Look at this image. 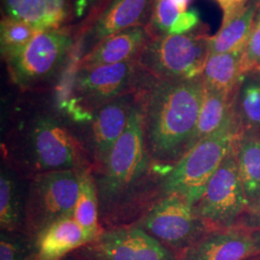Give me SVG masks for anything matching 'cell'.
Instances as JSON below:
<instances>
[{
    "instance_id": "d4e9b609",
    "label": "cell",
    "mask_w": 260,
    "mask_h": 260,
    "mask_svg": "<svg viewBox=\"0 0 260 260\" xmlns=\"http://www.w3.org/2000/svg\"><path fill=\"white\" fill-rule=\"evenodd\" d=\"M40 31L25 22L4 16L0 26L1 54L6 60L22 50Z\"/></svg>"
},
{
    "instance_id": "6da1fadb",
    "label": "cell",
    "mask_w": 260,
    "mask_h": 260,
    "mask_svg": "<svg viewBox=\"0 0 260 260\" xmlns=\"http://www.w3.org/2000/svg\"><path fill=\"white\" fill-rule=\"evenodd\" d=\"M205 87L203 77L192 80H153L143 93L144 134L149 156L176 162L188 149L199 120Z\"/></svg>"
},
{
    "instance_id": "4dcf8cb0",
    "label": "cell",
    "mask_w": 260,
    "mask_h": 260,
    "mask_svg": "<svg viewBox=\"0 0 260 260\" xmlns=\"http://www.w3.org/2000/svg\"><path fill=\"white\" fill-rule=\"evenodd\" d=\"M46 2L53 26L60 29L71 15L70 0H46Z\"/></svg>"
},
{
    "instance_id": "8fae6325",
    "label": "cell",
    "mask_w": 260,
    "mask_h": 260,
    "mask_svg": "<svg viewBox=\"0 0 260 260\" xmlns=\"http://www.w3.org/2000/svg\"><path fill=\"white\" fill-rule=\"evenodd\" d=\"M27 148L36 170L43 173L75 170L78 152L65 127L50 117L39 118L29 130Z\"/></svg>"
},
{
    "instance_id": "ac0fdd59",
    "label": "cell",
    "mask_w": 260,
    "mask_h": 260,
    "mask_svg": "<svg viewBox=\"0 0 260 260\" xmlns=\"http://www.w3.org/2000/svg\"><path fill=\"white\" fill-rule=\"evenodd\" d=\"M245 47L231 52L211 54L205 64L203 80L205 90L233 94L241 81V59Z\"/></svg>"
},
{
    "instance_id": "4316f807",
    "label": "cell",
    "mask_w": 260,
    "mask_h": 260,
    "mask_svg": "<svg viewBox=\"0 0 260 260\" xmlns=\"http://www.w3.org/2000/svg\"><path fill=\"white\" fill-rule=\"evenodd\" d=\"M260 73V21L254 22L241 59L243 75Z\"/></svg>"
},
{
    "instance_id": "e575fe53",
    "label": "cell",
    "mask_w": 260,
    "mask_h": 260,
    "mask_svg": "<svg viewBox=\"0 0 260 260\" xmlns=\"http://www.w3.org/2000/svg\"><path fill=\"white\" fill-rule=\"evenodd\" d=\"M257 21H260V2L259 6H258V10H257V14H256V17H255V20H254V22H257Z\"/></svg>"
},
{
    "instance_id": "f546056e",
    "label": "cell",
    "mask_w": 260,
    "mask_h": 260,
    "mask_svg": "<svg viewBox=\"0 0 260 260\" xmlns=\"http://www.w3.org/2000/svg\"><path fill=\"white\" fill-rule=\"evenodd\" d=\"M200 22V14L198 10H187L179 14L168 35H181L192 32Z\"/></svg>"
},
{
    "instance_id": "f1b7e54d",
    "label": "cell",
    "mask_w": 260,
    "mask_h": 260,
    "mask_svg": "<svg viewBox=\"0 0 260 260\" xmlns=\"http://www.w3.org/2000/svg\"><path fill=\"white\" fill-rule=\"evenodd\" d=\"M234 226L260 232V196L254 201L249 203Z\"/></svg>"
},
{
    "instance_id": "cb8c5ba5",
    "label": "cell",
    "mask_w": 260,
    "mask_h": 260,
    "mask_svg": "<svg viewBox=\"0 0 260 260\" xmlns=\"http://www.w3.org/2000/svg\"><path fill=\"white\" fill-rule=\"evenodd\" d=\"M22 209L15 180L2 170L0 177V224L4 232H15L22 221Z\"/></svg>"
},
{
    "instance_id": "7a4b0ae2",
    "label": "cell",
    "mask_w": 260,
    "mask_h": 260,
    "mask_svg": "<svg viewBox=\"0 0 260 260\" xmlns=\"http://www.w3.org/2000/svg\"><path fill=\"white\" fill-rule=\"evenodd\" d=\"M241 129L235 107L233 115L219 129L200 141L176 163L163 184L166 195L181 196L189 204L195 205Z\"/></svg>"
},
{
    "instance_id": "ba28073f",
    "label": "cell",
    "mask_w": 260,
    "mask_h": 260,
    "mask_svg": "<svg viewBox=\"0 0 260 260\" xmlns=\"http://www.w3.org/2000/svg\"><path fill=\"white\" fill-rule=\"evenodd\" d=\"M142 229L177 255L209 233L194 205L177 194L166 195L145 217Z\"/></svg>"
},
{
    "instance_id": "5b68a950",
    "label": "cell",
    "mask_w": 260,
    "mask_h": 260,
    "mask_svg": "<svg viewBox=\"0 0 260 260\" xmlns=\"http://www.w3.org/2000/svg\"><path fill=\"white\" fill-rule=\"evenodd\" d=\"M248 204L233 146L194 205V210L212 232L234 226Z\"/></svg>"
},
{
    "instance_id": "2e32d148",
    "label": "cell",
    "mask_w": 260,
    "mask_h": 260,
    "mask_svg": "<svg viewBox=\"0 0 260 260\" xmlns=\"http://www.w3.org/2000/svg\"><path fill=\"white\" fill-rule=\"evenodd\" d=\"M93 241V237L72 218H64L49 224L35 239L38 260H61L71 251L81 249Z\"/></svg>"
},
{
    "instance_id": "836d02e7",
    "label": "cell",
    "mask_w": 260,
    "mask_h": 260,
    "mask_svg": "<svg viewBox=\"0 0 260 260\" xmlns=\"http://www.w3.org/2000/svg\"><path fill=\"white\" fill-rule=\"evenodd\" d=\"M173 1L180 13L186 12L188 7L190 6V4L193 2V0H173Z\"/></svg>"
},
{
    "instance_id": "603a6c76",
    "label": "cell",
    "mask_w": 260,
    "mask_h": 260,
    "mask_svg": "<svg viewBox=\"0 0 260 260\" xmlns=\"http://www.w3.org/2000/svg\"><path fill=\"white\" fill-rule=\"evenodd\" d=\"M6 16L25 22L38 31L56 30L46 0H3Z\"/></svg>"
},
{
    "instance_id": "5bb4252c",
    "label": "cell",
    "mask_w": 260,
    "mask_h": 260,
    "mask_svg": "<svg viewBox=\"0 0 260 260\" xmlns=\"http://www.w3.org/2000/svg\"><path fill=\"white\" fill-rule=\"evenodd\" d=\"M134 103L133 95L127 93L95 108L92 118V140L94 155L102 164L125 129Z\"/></svg>"
},
{
    "instance_id": "83f0119b",
    "label": "cell",
    "mask_w": 260,
    "mask_h": 260,
    "mask_svg": "<svg viewBox=\"0 0 260 260\" xmlns=\"http://www.w3.org/2000/svg\"><path fill=\"white\" fill-rule=\"evenodd\" d=\"M13 232H2L0 239V260H26L31 246L27 239L12 234Z\"/></svg>"
},
{
    "instance_id": "3957f363",
    "label": "cell",
    "mask_w": 260,
    "mask_h": 260,
    "mask_svg": "<svg viewBox=\"0 0 260 260\" xmlns=\"http://www.w3.org/2000/svg\"><path fill=\"white\" fill-rule=\"evenodd\" d=\"M209 39L206 33L200 32L151 38L138 62L156 79H197L203 77L209 56Z\"/></svg>"
},
{
    "instance_id": "277c9868",
    "label": "cell",
    "mask_w": 260,
    "mask_h": 260,
    "mask_svg": "<svg viewBox=\"0 0 260 260\" xmlns=\"http://www.w3.org/2000/svg\"><path fill=\"white\" fill-rule=\"evenodd\" d=\"M79 193V177L75 170L40 173L28 192L26 222L35 237L49 224L72 218Z\"/></svg>"
},
{
    "instance_id": "8992f818",
    "label": "cell",
    "mask_w": 260,
    "mask_h": 260,
    "mask_svg": "<svg viewBox=\"0 0 260 260\" xmlns=\"http://www.w3.org/2000/svg\"><path fill=\"white\" fill-rule=\"evenodd\" d=\"M149 159L139 100L134 103L125 129L103 164V192L109 197L121 194L144 175Z\"/></svg>"
},
{
    "instance_id": "7402d4cb",
    "label": "cell",
    "mask_w": 260,
    "mask_h": 260,
    "mask_svg": "<svg viewBox=\"0 0 260 260\" xmlns=\"http://www.w3.org/2000/svg\"><path fill=\"white\" fill-rule=\"evenodd\" d=\"M79 193L75 205L74 219L89 233L93 240L102 233L99 225L96 190L93 178L84 171L78 172Z\"/></svg>"
},
{
    "instance_id": "9c48e42d",
    "label": "cell",
    "mask_w": 260,
    "mask_h": 260,
    "mask_svg": "<svg viewBox=\"0 0 260 260\" xmlns=\"http://www.w3.org/2000/svg\"><path fill=\"white\" fill-rule=\"evenodd\" d=\"M82 248V260H178L175 251L142 228L103 232Z\"/></svg>"
},
{
    "instance_id": "9a60e30c",
    "label": "cell",
    "mask_w": 260,
    "mask_h": 260,
    "mask_svg": "<svg viewBox=\"0 0 260 260\" xmlns=\"http://www.w3.org/2000/svg\"><path fill=\"white\" fill-rule=\"evenodd\" d=\"M152 38L146 25L126 28L104 39L80 60L78 68L112 65L138 60Z\"/></svg>"
},
{
    "instance_id": "e0dca14e",
    "label": "cell",
    "mask_w": 260,
    "mask_h": 260,
    "mask_svg": "<svg viewBox=\"0 0 260 260\" xmlns=\"http://www.w3.org/2000/svg\"><path fill=\"white\" fill-rule=\"evenodd\" d=\"M233 148L245 195L251 203L260 196L259 130L241 129Z\"/></svg>"
},
{
    "instance_id": "484cf974",
    "label": "cell",
    "mask_w": 260,
    "mask_h": 260,
    "mask_svg": "<svg viewBox=\"0 0 260 260\" xmlns=\"http://www.w3.org/2000/svg\"><path fill=\"white\" fill-rule=\"evenodd\" d=\"M179 14L173 0H154L147 26L152 38L168 35Z\"/></svg>"
},
{
    "instance_id": "d6986e66",
    "label": "cell",
    "mask_w": 260,
    "mask_h": 260,
    "mask_svg": "<svg viewBox=\"0 0 260 260\" xmlns=\"http://www.w3.org/2000/svg\"><path fill=\"white\" fill-rule=\"evenodd\" d=\"M260 0H251L230 22L209 39V55L231 52L245 47L254 24Z\"/></svg>"
},
{
    "instance_id": "8d00e7d4",
    "label": "cell",
    "mask_w": 260,
    "mask_h": 260,
    "mask_svg": "<svg viewBox=\"0 0 260 260\" xmlns=\"http://www.w3.org/2000/svg\"><path fill=\"white\" fill-rule=\"evenodd\" d=\"M26 260H38L36 255H33V256H30L28 259Z\"/></svg>"
},
{
    "instance_id": "1f68e13d",
    "label": "cell",
    "mask_w": 260,
    "mask_h": 260,
    "mask_svg": "<svg viewBox=\"0 0 260 260\" xmlns=\"http://www.w3.org/2000/svg\"><path fill=\"white\" fill-rule=\"evenodd\" d=\"M217 1L223 11L222 25L226 24L233 18H235L248 4V0H217Z\"/></svg>"
},
{
    "instance_id": "ffe728a7",
    "label": "cell",
    "mask_w": 260,
    "mask_h": 260,
    "mask_svg": "<svg viewBox=\"0 0 260 260\" xmlns=\"http://www.w3.org/2000/svg\"><path fill=\"white\" fill-rule=\"evenodd\" d=\"M236 95L237 91L233 94H224L205 90L199 120L187 151L200 141L213 134L228 121L235 111Z\"/></svg>"
},
{
    "instance_id": "d590c367",
    "label": "cell",
    "mask_w": 260,
    "mask_h": 260,
    "mask_svg": "<svg viewBox=\"0 0 260 260\" xmlns=\"http://www.w3.org/2000/svg\"><path fill=\"white\" fill-rule=\"evenodd\" d=\"M246 260H260V253L259 254H257V255L251 256V257H250V258H248V259Z\"/></svg>"
},
{
    "instance_id": "30bf717a",
    "label": "cell",
    "mask_w": 260,
    "mask_h": 260,
    "mask_svg": "<svg viewBox=\"0 0 260 260\" xmlns=\"http://www.w3.org/2000/svg\"><path fill=\"white\" fill-rule=\"evenodd\" d=\"M141 69L138 60L112 65L78 68L74 98L84 108L100 107L127 93Z\"/></svg>"
},
{
    "instance_id": "52a82bcc",
    "label": "cell",
    "mask_w": 260,
    "mask_h": 260,
    "mask_svg": "<svg viewBox=\"0 0 260 260\" xmlns=\"http://www.w3.org/2000/svg\"><path fill=\"white\" fill-rule=\"evenodd\" d=\"M75 40L60 29L39 32L22 50L6 59L14 83L27 88L51 78L65 65Z\"/></svg>"
},
{
    "instance_id": "44dd1931",
    "label": "cell",
    "mask_w": 260,
    "mask_h": 260,
    "mask_svg": "<svg viewBox=\"0 0 260 260\" xmlns=\"http://www.w3.org/2000/svg\"><path fill=\"white\" fill-rule=\"evenodd\" d=\"M242 129L260 131V73L243 75L236 95Z\"/></svg>"
},
{
    "instance_id": "7c38bea8",
    "label": "cell",
    "mask_w": 260,
    "mask_h": 260,
    "mask_svg": "<svg viewBox=\"0 0 260 260\" xmlns=\"http://www.w3.org/2000/svg\"><path fill=\"white\" fill-rule=\"evenodd\" d=\"M154 0H110L75 42L82 57L113 34L150 19Z\"/></svg>"
},
{
    "instance_id": "d6a6232c",
    "label": "cell",
    "mask_w": 260,
    "mask_h": 260,
    "mask_svg": "<svg viewBox=\"0 0 260 260\" xmlns=\"http://www.w3.org/2000/svg\"><path fill=\"white\" fill-rule=\"evenodd\" d=\"M100 0H75L74 6L76 17H82L88 10L93 7Z\"/></svg>"
},
{
    "instance_id": "4fadbf2b",
    "label": "cell",
    "mask_w": 260,
    "mask_h": 260,
    "mask_svg": "<svg viewBox=\"0 0 260 260\" xmlns=\"http://www.w3.org/2000/svg\"><path fill=\"white\" fill-rule=\"evenodd\" d=\"M259 253V231L233 226L206 233L178 260H246Z\"/></svg>"
}]
</instances>
